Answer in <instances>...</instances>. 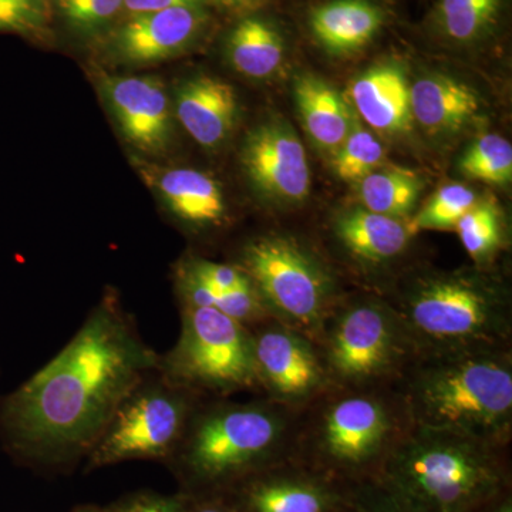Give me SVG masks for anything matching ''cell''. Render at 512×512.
<instances>
[{"mask_svg": "<svg viewBox=\"0 0 512 512\" xmlns=\"http://www.w3.org/2000/svg\"><path fill=\"white\" fill-rule=\"evenodd\" d=\"M158 372L195 396L258 389L251 329L217 309L183 306L180 338Z\"/></svg>", "mask_w": 512, "mask_h": 512, "instance_id": "obj_9", "label": "cell"}, {"mask_svg": "<svg viewBox=\"0 0 512 512\" xmlns=\"http://www.w3.org/2000/svg\"><path fill=\"white\" fill-rule=\"evenodd\" d=\"M101 92L121 134L147 154L164 151L170 143V100L161 80L153 76H103Z\"/></svg>", "mask_w": 512, "mask_h": 512, "instance_id": "obj_14", "label": "cell"}, {"mask_svg": "<svg viewBox=\"0 0 512 512\" xmlns=\"http://www.w3.org/2000/svg\"><path fill=\"white\" fill-rule=\"evenodd\" d=\"M121 512H185L184 503L175 497L144 494L133 498Z\"/></svg>", "mask_w": 512, "mask_h": 512, "instance_id": "obj_34", "label": "cell"}, {"mask_svg": "<svg viewBox=\"0 0 512 512\" xmlns=\"http://www.w3.org/2000/svg\"><path fill=\"white\" fill-rule=\"evenodd\" d=\"M77 512H103V511L96 510V508H83V510H80Z\"/></svg>", "mask_w": 512, "mask_h": 512, "instance_id": "obj_39", "label": "cell"}, {"mask_svg": "<svg viewBox=\"0 0 512 512\" xmlns=\"http://www.w3.org/2000/svg\"><path fill=\"white\" fill-rule=\"evenodd\" d=\"M148 180L178 221L195 228L217 227L224 221V194L211 175L194 168H170L156 171Z\"/></svg>", "mask_w": 512, "mask_h": 512, "instance_id": "obj_21", "label": "cell"}, {"mask_svg": "<svg viewBox=\"0 0 512 512\" xmlns=\"http://www.w3.org/2000/svg\"><path fill=\"white\" fill-rule=\"evenodd\" d=\"M251 333L256 382L268 400L296 412L328 392L329 379L313 340L276 319Z\"/></svg>", "mask_w": 512, "mask_h": 512, "instance_id": "obj_11", "label": "cell"}, {"mask_svg": "<svg viewBox=\"0 0 512 512\" xmlns=\"http://www.w3.org/2000/svg\"><path fill=\"white\" fill-rule=\"evenodd\" d=\"M210 19L207 5L130 16L111 37V50L126 63L163 62L194 45L204 35Z\"/></svg>", "mask_w": 512, "mask_h": 512, "instance_id": "obj_13", "label": "cell"}, {"mask_svg": "<svg viewBox=\"0 0 512 512\" xmlns=\"http://www.w3.org/2000/svg\"><path fill=\"white\" fill-rule=\"evenodd\" d=\"M386 160V148L372 131L353 123L349 136L336 150L333 170L345 183H360Z\"/></svg>", "mask_w": 512, "mask_h": 512, "instance_id": "obj_28", "label": "cell"}, {"mask_svg": "<svg viewBox=\"0 0 512 512\" xmlns=\"http://www.w3.org/2000/svg\"><path fill=\"white\" fill-rule=\"evenodd\" d=\"M503 447L410 426L375 477L414 512H478L507 493Z\"/></svg>", "mask_w": 512, "mask_h": 512, "instance_id": "obj_3", "label": "cell"}, {"mask_svg": "<svg viewBox=\"0 0 512 512\" xmlns=\"http://www.w3.org/2000/svg\"><path fill=\"white\" fill-rule=\"evenodd\" d=\"M271 2L272 0H208V3H212L217 8L235 13L238 16L261 10Z\"/></svg>", "mask_w": 512, "mask_h": 512, "instance_id": "obj_36", "label": "cell"}, {"mask_svg": "<svg viewBox=\"0 0 512 512\" xmlns=\"http://www.w3.org/2000/svg\"><path fill=\"white\" fill-rule=\"evenodd\" d=\"M295 444L311 470L336 481L376 476L410 423L399 397L376 389H329Z\"/></svg>", "mask_w": 512, "mask_h": 512, "instance_id": "obj_6", "label": "cell"}, {"mask_svg": "<svg viewBox=\"0 0 512 512\" xmlns=\"http://www.w3.org/2000/svg\"><path fill=\"white\" fill-rule=\"evenodd\" d=\"M197 396L161 376L148 377L121 403L89 456L93 466L163 458L177 451Z\"/></svg>", "mask_w": 512, "mask_h": 512, "instance_id": "obj_10", "label": "cell"}, {"mask_svg": "<svg viewBox=\"0 0 512 512\" xmlns=\"http://www.w3.org/2000/svg\"><path fill=\"white\" fill-rule=\"evenodd\" d=\"M342 490L350 512H414L375 476L350 481Z\"/></svg>", "mask_w": 512, "mask_h": 512, "instance_id": "obj_30", "label": "cell"}, {"mask_svg": "<svg viewBox=\"0 0 512 512\" xmlns=\"http://www.w3.org/2000/svg\"><path fill=\"white\" fill-rule=\"evenodd\" d=\"M237 116L234 87L217 77H194L178 89L175 117L201 147L214 150L224 144Z\"/></svg>", "mask_w": 512, "mask_h": 512, "instance_id": "obj_17", "label": "cell"}, {"mask_svg": "<svg viewBox=\"0 0 512 512\" xmlns=\"http://www.w3.org/2000/svg\"><path fill=\"white\" fill-rule=\"evenodd\" d=\"M461 244L471 259L484 262L500 248L503 241L501 214L491 202H477L458 221L456 229Z\"/></svg>", "mask_w": 512, "mask_h": 512, "instance_id": "obj_29", "label": "cell"}, {"mask_svg": "<svg viewBox=\"0 0 512 512\" xmlns=\"http://www.w3.org/2000/svg\"><path fill=\"white\" fill-rule=\"evenodd\" d=\"M357 184L360 207L400 220H409L424 188L423 178L404 168H377Z\"/></svg>", "mask_w": 512, "mask_h": 512, "instance_id": "obj_25", "label": "cell"}, {"mask_svg": "<svg viewBox=\"0 0 512 512\" xmlns=\"http://www.w3.org/2000/svg\"><path fill=\"white\" fill-rule=\"evenodd\" d=\"M187 512V511H185ZM192 512H237L234 510H231V508L222 507V505H215V504H208V505H202V507L197 508V510Z\"/></svg>", "mask_w": 512, "mask_h": 512, "instance_id": "obj_38", "label": "cell"}, {"mask_svg": "<svg viewBox=\"0 0 512 512\" xmlns=\"http://www.w3.org/2000/svg\"><path fill=\"white\" fill-rule=\"evenodd\" d=\"M315 345L330 389L386 387L414 357L399 316L389 302L377 299L338 303Z\"/></svg>", "mask_w": 512, "mask_h": 512, "instance_id": "obj_7", "label": "cell"}, {"mask_svg": "<svg viewBox=\"0 0 512 512\" xmlns=\"http://www.w3.org/2000/svg\"><path fill=\"white\" fill-rule=\"evenodd\" d=\"M288 37L281 23L259 10L239 16L225 36L228 62L251 79L274 76L285 62Z\"/></svg>", "mask_w": 512, "mask_h": 512, "instance_id": "obj_20", "label": "cell"}, {"mask_svg": "<svg viewBox=\"0 0 512 512\" xmlns=\"http://www.w3.org/2000/svg\"><path fill=\"white\" fill-rule=\"evenodd\" d=\"M412 117L430 133H450L466 126L480 110V97L446 74H429L410 86Z\"/></svg>", "mask_w": 512, "mask_h": 512, "instance_id": "obj_22", "label": "cell"}, {"mask_svg": "<svg viewBox=\"0 0 512 512\" xmlns=\"http://www.w3.org/2000/svg\"><path fill=\"white\" fill-rule=\"evenodd\" d=\"M55 3L64 20L82 33L106 28L123 10V0H55Z\"/></svg>", "mask_w": 512, "mask_h": 512, "instance_id": "obj_32", "label": "cell"}, {"mask_svg": "<svg viewBox=\"0 0 512 512\" xmlns=\"http://www.w3.org/2000/svg\"><path fill=\"white\" fill-rule=\"evenodd\" d=\"M195 5H208V0H123V10L130 16Z\"/></svg>", "mask_w": 512, "mask_h": 512, "instance_id": "obj_35", "label": "cell"}, {"mask_svg": "<svg viewBox=\"0 0 512 512\" xmlns=\"http://www.w3.org/2000/svg\"><path fill=\"white\" fill-rule=\"evenodd\" d=\"M389 22L390 9L382 0H318L305 16L312 42L333 57L363 52Z\"/></svg>", "mask_w": 512, "mask_h": 512, "instance_id": "obj_16", "label": "cell"}, {"mask_svg": "<svg viewBox=\"0 0 512 512\" xmlns=\"http://www.w3.org/2000/svg\"><path fill=\"white\" fill-rule=\"evenodd\" d=\"M293 94L308 136L316 146L335 154L355 123L345 99L313 74H301Z\"/></svg>", "mask_w": 512, "mask_h": 512, "instance_id": "obj_23", "label": "cell"}, {"mask_svg": "<svg viewBox=\"0 0 512 512\" xmlns=\"http://www.w3.org/2000/svg\"><path fill=\"white\" fill-rule=\"evenodd\" d=\"M410 426L510 443L511 348L414 356L394 382Z\"/></svg>", "mask_w": 512, "mask_h": 512, "instance_id": "obj_2", "label": "cell"}, {"mask_svg": "<svg viewBox=\"0 0 512 512\" xmlns=\"http://www.w3.org/2000/svg\"><path fill=\"white\" fill-rule=\"evenodd\" d=\"M160 359L116 296H106L62 352L0 403V434L13 453L36 463L89 454Z\"/></svg>", "mask_w": 512, "mask_h": 512, "instance_id": "obj_1", "label": "cell"}, {"mask_svg": "<svg viewBox=\"0 0 512 512\" xmlns=\"http://www.w3.org/2000/svg\"><path fill=\"white\" fill-rule=\"evenodd\" d=\"M460 171L471 180L504 185L512 178V147L498 134H485L474 141L460 160Z\"/></svg>", "mask_w": 512, "mask_h": 512, "instance_id": "obj_26", "label": "cell"}, {"mask_svg": "<svg viewBox=\"0 0 512 512\" xmlns=\"http://www.w3.org/2000/svg\"><path fill=\"white\" fill-rule=\"evenodd\" d=\"M239 261L272 318L318 342L338 305L335 282L322 262L296 239L278 234L249 241Z\"/></svg>", "mask_w": 512, "mask_h": 512, "instance_id": "obj_8", "label": "cell"}, {"mask_svg": "<svg viewBox=\"0 0 512 512\" xmlns=\"http://www.w3.org/2000/svg\"><path fill=\"white\" fill-rule=\"evenodd\" d=\"M349 94L357 114L377 133L396 134L409 128L410 84L402 64H375L356 77Z\"/></svg>", "mask_w": 512, "mask_h": 512, "instance_id": "obj_18", "label": "cell"}, {"mask_svg": "<svg viewBox=\"0 0 512 512\" xmlns=\"http://www.w3.org/2000/svg\"><path fill=\"white\" fill-rule=\"evenodd\" d=\"M49 0H0V32L37 36L49 22Z\"/></svg>", "mask_w": 512, "mask_h": 512, "instance_id": "obj_31", "label": "cell"}, {"mask_svg": "<svg viewBox=\"0 0 512 512\" xmlns=\"http://www.w3.org/2000/svg\"><path fill=\"white\" fill-rule=\"evenodd\" d=\"M409 336L414 356L510 348L507 296L470 274L421 276L389 302Z\"/></svg>", "mask_w": 512, "mask_h": 512, "instance_id": "obj_4", "label": "cell"}, {"mask_svg": "<svg viewBox=\"0 0 512 512\" xmlns=\"http://www.w3.org/2000/svg\"><path fill=\"white\" fill-rule=\"evenodd\" d=\"M192 275L215 291H231L248 284L251 279L238 265L217 264L205 259H190L183 264Z\"/></svg>", "mask_w": 512, "mask_h": 512, "instance_id": "obj_33", "label": "cell"}, {"mask_svg": "<svg viewBox=\"0 0 512 512\" xmlns=\"http://www.w3.org/2000/svg\"><path fill=\"white\" fill-rule=\"evenodd\" d=\"M241 163L249 183L266 200L296 204L311 191V168L298 134L284 120H269L248 134Z\"/></svg>", "mask_w": 512, "mask_h": 512, "instance_id": "obj_12", "label": "cell"}, {"mask_svg": "<svg viewBox=\"0 0 512 512\" xmlns=\"http://www.w3.org/2000/svg\"><path fill=\"white\" fill-rule=\"evenodd\" d=\"M476 192L466 185L441 187L409 221L414 234L419 231H450L477 204Z\"/></svg>", "mask_w": 512, "mask_h": 512, "instance_id": "obj_27", "label": "cell"}, {"mask_svg": "<svg viewBox=\"0 0 512 512\" xmlns=\"http://www.w3.org/2000/svg\"><path fill=\"white\" fill-rule=\"evenodd\" d=\"M478 512H512V498L510 491L501 494L500 497L495 498L490 504L485 505Z\"/></svg>", "mask_w": 512, "mask_h": 512, "instance_id": "obj_37", "label": "cell"}, {"mask_svg": "<svg viewBox=\"0 0 512 512\" xmlns=\"http://www.w3.org/2000/svg\"><path fill=\"white\" fill-rule=\"evenodd\" d=\"M293 414L271 400L195 410L177 448L184 470L197 483L218 485L282 464L295 444Z\"/></svg>", "mask_w": 512, "mask_h": 512, "instance_id": "obj_5", "label": "cell"}, {"mask_svg": "<svg viewBox=\"0 0 512 512\" xmlns=\"http://www.w3.org/2000/svg\"><path fill=\"white\" fill-rule=\"evenodd\" d=\"M507 0H437L429 16L434 36L454 47H477L493 39Z\"/></svg>", "mask_w": 512, "mask_h": 512, "instance_id": "obj_24", "label": "cell"}, {"mask_svg": "<svg viewBox=\"0 0 512 512\" xmlns=\"http://www.w3.org/2000/svg\"><path fill=\"white\" fill-rule=\"evenodd\" d=\"M333 235L356 261L382 265L406 251L414 232L409 220L386 217L357 207L335 218Z\"/></svg>", "mask_w": 512, "mask_h": 512, "instance_id": "obj_19", "label": "cell"}, {"mask_svg": "<svg viewBox=\"0 0 512 512\" xmlns=\"http://www.w3.org/2000/svg\"><path fill=\"white\" fill-rule=\"evenodd\" d=\"M245 512H342V488L311 468L282 464L255 474L244 491Z\"/></svg>", "mask_w": 512, "mask_h": 512, "instance_id": "obj_15", "label": "cell"}]
</instances>
